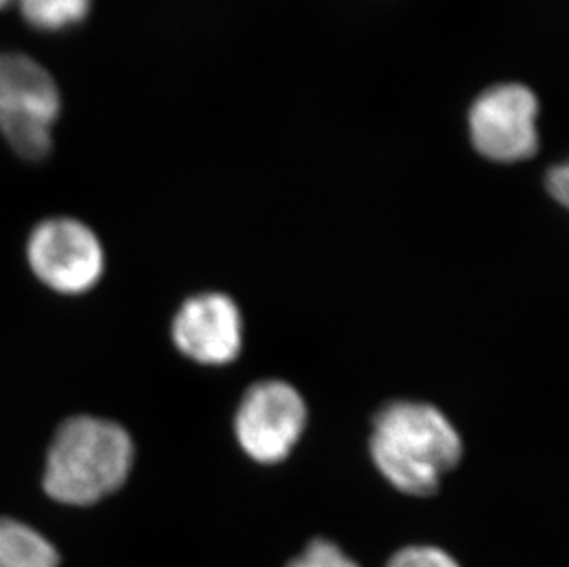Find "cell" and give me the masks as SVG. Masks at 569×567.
<instances>
[{"instance_id": "1", "label": "cell", "mask_w": 569, "mask_h": 567, "mask_svg": "<svg viewBox=\"0 0 569 567\" xmlns=\"http://www.w3.org/2000/svg\"><path fill=\"white\" fill-rule=\"evenodd\" d=\"M371 455L381 476L409 496L437 493L462 455L461 437L437 407L392 401L372 422Z\"/></svg>"}, {"instance_id": "2", "label": "cell", "mask_w": 569, "mask_h": 567, "mask_svg": "<svg viewBox=\"0 0 569 567\" xmlns=\"http://www.w3.org/2000/svg\"><path fill=\"white\" fill-rule=\"evenodd\" d=\"M133 459V440L120 424L87 415L69 418L47 454L44 493L58 504L89 507L122 488Z\"/></svg>"}, {"instance_id": "3", "label": "cell", "mask_w": 569, "mask_h": 567, "mask_svg": "<svg viewBox=\"0 0 569 567\" xmlns=\"http://www.w3.org/2000/svg\"><path fill=\"white\" fill-rule=\"evenodd\" d=\"M60 109L49 70L28 56L0 52V135L13 153L27 161L49 156Z\"/></svg>"}, {"instance_id": "4", "label": "cell", "mask_w": 569, "mask_h": 567, "mask_svg": "<svg viewBox=\"0 0 569 567\" xmlns=\"http://www.w3.org/2000/svg\"><path fill=\"white\" fill-rule=\"evenodd\" d=\"M27 258L33 275L61 295H81L102 279L106 255L98 236L72 218H50L28 238Z\"/></svg>"}, {"instance_id": "5", "label": "cell", "mask_w": 569, "mask_h": 567, "mask_svg": "<svg viewBox=\"0 0 569 567\" xmlns=\"http://www.w3.org/2000/svg\"><path fill=\"white\" fill-rule=\"evenodd\" d=\"M307 404L296 387L266 380L249 387L238 407L237 439L242 450L263 465L284 460L307 428Z\"/></svg>"}, {"instance_id": "6", "label": "cell", "mask_w": 569, "mask_h": 567, "mask_svg": "<svg viewBox=\"0 0 569 567\" xmlns=\"http://www.w3.org/2000/svg\"><path fill=\"white\" fill-rule=\"evenodd\" d=\"M537 98L523 86H500L483 92L470 113L473 146L490 161L518 162L538 148Z\"/></svg>"}, {"instance_id": "7", "label": "cell", "mask_w": 569, "mask_h": 567, "mask_svg": "<svg viewBox=\"0 0 569 567\" xmlns=\"http://www.w3.org/2000/svg\"><path fill=\"white\" fill-rule=\"evenodd\" d=\"M172 338L176 347L198 364H231L242 350V316L231 297L199 294L179 308Z\"/></svg>"}, {"instance_id": "8", "label": "cell", "mask_w": 569, "mask_h": 567, "mask_svg": "<svg viewBox=\"0 0 569 567\" xmlns=\"http://www.w3.org/2000/svg\"><path fill=\"white\" fill-rule=\"evenodd\" d=\"M60 555L38 530L0 518V567H58Z\"/></svg>"}, {"instance_id": "9", "label": "cell", "mask_w": 569, "mask_h": 567, "mask_svg": "<svg viewBox=\"0 0 569 567\" xmlns=\"http://www.w3.org/2000/svg\"><path fill=\"white\" fill-rule=\"evenodd\" d=\"M28 24L43 32H60L80 24L91 10V0H17Z\"/></svg>"}, {"instance_id": "10", "label": "cell", "mask_w": 569, "mask_h": 567, "mask_svg": "<svg viewBox=\"0 0 569 567\" xmlns=\"http://www.w3.org/2000/svg\"><path fill=\"white\" fill-rule=\"evenodd\" d=\"M288 567H360L358 564L352 560V558L347 557L341 549H339L336 544L332 541L322 540V538H317V540L310 541V546L305 549V551L296 558V560H291L290 566Z\"/></svg>"}, {"instance_id": "11", "label": "cell", "mask_w": 569, "mask_h": 567, "mask_svg": "<svg viewBox=\"0 0 569 567\" xmlns=\"http://www.w3.org/2000/svg\"><path fill=\"white\" fill-rule=\"evenodd\" d=\"M387 567H461L456 558L433 546H411L392 555Z\"/></svg>"}, {"instance_id": "12", "label": "cell", "mask_w": 569, "mask_h": 567, "mask_svg": "<svg viewBox=\"0 0 569 567\" xmlns=\"http://www.w3.org/2000/svg\"><path fill=\"white\" fill-rule=\"evenodd\" d=\"M549 192L557 201L568 205L569 176L568 167H559L551 170L548 177Z\"/></svg>"}, {"instance_id": "13", "label": "cell", "mask_w": 569, "mask_h": 567, "mask_svg": "<svg viewBox=\"0 0 569 567\" xmlns=\"http://www.w3.org/2000/svg\"><path fill=\"white\" fill-rule=\"evenodd\" d=\"M8 2H11V0H0V10H2Z\"/></svg>"}]
</instances>
